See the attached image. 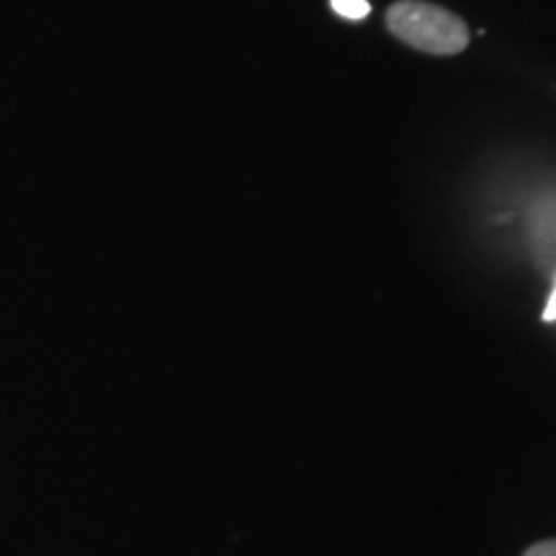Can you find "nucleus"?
Wrapping results in <instances>:
<instances>
[{
  "label": "nucleus",
  "instance_id": "nucleus-1",
  "mask_svg": "<svg viewBox=\"0 0 556 556\" xmlns=\"http://www.w3.org/2000/svg\"><path fill=\"white\" fill-rule=\"evenodd\" d=\"M387 26L407 47L438 58L458 54L469 47V29L464 18L422 0H397L389 5Z\"/></svg>",
  "mask_w": 556,
  "mask_h": 556
},
{
  "label": "nucleus",
  "instance_id": "nucleus-2",
  "mask_svg": "<svg viewBox=\"0 0 556 556\" xmlns=\"http://www.w3.org/2000/svg\"><path fill=\"white\" fill-rule=\"evenodd\" d=\"M332 11L340 13L345 21H364L371 13L368 0H330Z\"/></svg>",
  "mask_w": 556,
  "mask_h": 556
},
{
  "label": "nucleus",
  "instance_id": "nucleus-3",
  "mask_svg": "<svg viewBox=\"0 0 556 556\" xmlns=\"http://www.w3.org/2000/svg\"><path fill=\"white\" fill-rule=\"evenodd\" d=\"M523 556H556V539H546L533 544Z\"/></svg>",
  "mask_w": 556,
  "mask_h": 556
},
{
  "label": "nucleus",
  "instance_id": "nucleus-4",
  "mask_svg": "<svg viewBox=\"0 0 556 556\" xmlns=\"http://www.w3.org/2000/svg\"><path fill=\"white\" fill-rule=\"evenodd\" d=\"M554 319H556V283H554V291H552V296H548V304L544 309V323H554Z\"/></svg>",
  "mask_w": 556,
  "mask_h": 556
}]
</instances>
